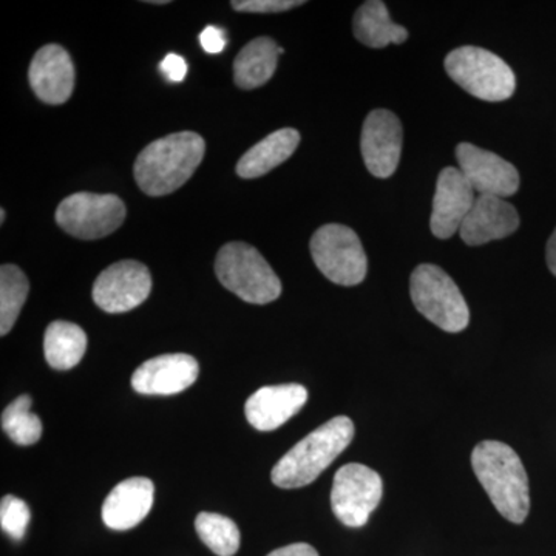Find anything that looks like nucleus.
Masks as SVG:
<instances>
[{"instance_id":"7c9ffc66","label":"nucleus","mask_w":556,"mask_h":556,"mask_svg":"<svg viewBox=\"0 0 556 556\" xmlns=\"http://www.w3.org/2000/svg\"><path fill=\"white\" fill-rule=\"evenodd\" d=\"M547 265L551 273L556 276V229L547 243Z\"/></svg>"},{"instance_id":"423d86ee","label":"nucleus","mask_w":556,"mask_h":556,"mask_svg":"<svg viewBox=\"0 0 556 556\" xmlns=\"http://www.w3.org/2000/svg\"><path fill=\"white\" fill-rule=\"evenodd\" d=\"M409 294L416 309L444 331L460 332L470 324V311L463 292L439 266H417L409 280Z\"/></svg>"},{"instance_id":"cd10ccee","label":"nucleus","mask_w":556,"mask_h":556,"mask_svg":"<svg viewBox=\"0 0 556 556\" xmlns=\"http://www.w3.org/2000/svg\"><path fill=\"white\" fill-rule=\"evenodd\" d=\"M161 73L169 79L170 83H182L188 75V64L178 54H167L160 64Z\"/></svg>"},{"instance_id":"0eeeda50","label":"nucleus","mask_w":556,"mask_h":556,"mask_svg":"<svg viewBox=\"0 0 556 556\" xmlns=\"http://www.w3.org/2000/svg\"><path fill=\"white\" fill-rule=\"evenodd\" d=\"M311 255L318 270L340 287H356L367 277L368 258L353 229L325 225L311 239Z\"/></svg>"},{"instance_id":"4be33fe9","label":"nucleus","mask_w":556,"mask_h":556,"mask_svg":"<svg viewBox=\"0 0 556 556\" xmlns=\"http://www.w3.org/2000/svg\"><path fill=\"white\" fill-rule=\"evenodd\" d=\"M87 350L84 329L72 321L56 320L49 325L43 336V354L51 368H75L83 361Z\"/></svg>"},{"instance_id":"2f4dec72","label":"nucleus","mask_w":556,"mask_h":556,"mask_svg":"<svg viewBox=\"0 0 556 556\" xmlns=\"http://www.w3.org/2000/svg\"><path fill=\"white\" fill-rule=\"evenodd\" d=\"M0 222H5V211H3V208L2 212H0Z\"/></svg>"},{"instance_id":"412c9836","label":"nucleus","mask_w":556,"mask_h":556,"mask_svg":"<svg viewBox=\"0 0 556 556\" xmlns=\"http://www.w3.org/2000/svg\"><path fill=\"white\" fill-rule=\"evenodd\" d=\"M353 28L357 40L371 49H383L408 39L407 28L391 21L386 3L380 0H369L356 11Z\"/></svg>"},{"instance_id":"6e6552de","label":"nucleus","mask_w":556,"mask_h":556,"mask_svg":"<svg viewBox=\"0 0 556 556\" xmlns=\"http://www.w3.org/2000/svg\"><path fill=\"white\" fill-rule=\"evenodd\" d=\"M126 215V204L119 197L78 192L62 201L56 223L76 239L98 240L119 229Z\"/></svg>"},{"instance_id":"aec40b11","label":"nucleus","mask_w":556,"mask_h":556,"mask_svg":"<svg viewBox=\"0 0 556 556\" xmlns=\"http://www.w3.org/2000/svg\"><path fill=\"white\" fill-rule=\"evenodd\" d=\"M283 51L277 46L276 40L270 38L251 40L241 49L233 62V79L237 86L243 90L265 86L276 73L278 56Z\"/></svg>"},{"instance_id":"1a4fd4ad","label":"nucleus","mask_w":556,"mask_h":556,"mask_svg":"<svg viewBox=\"0 0 556 556\" xmlns=\"http://www.w3.org/2000/svg\"><path fill=\"white\" fill-rule=\"evenodd\" d=\"M383 482L378 471L364 464H346L336 473L331 490V508L346 527H364L378 508Z\"/></svg>"},{"instance_id":"4468645a","label":"nucleus","mask_w":556,"mask_h":556,"mask_svg":"<svg viewBox=\"0 0 556 556\" xmlns=\"http://www.w3.org/2000/svg\"><path fill=\"white\" fill-rule=\"evenodd\" d=\"M200 367L189 354H163L139 365L131 376V387L137 393L149 396H172L195 383Z\"/></svg>"},{"instance_id":"6ab92c4d","label":"nucleus","mask_w":556,"mask_h":556,"mask_svg":"<svg viewBox=\"0 0 556 556\" xmlns=\"http://www.w3.org/2000/svg\"><path fill=\"white\" fill-rule=\"evenodd\" d=\"M299 144L300 134L298 130H276L241 156L237 164V174L244 179L263 177L291 159Z\"/></svg>"},{"instance_id":"f3484780","label":"nucleus","mask_w":556,"mask_h":556,"mask_svg":"<svg viewBox=\"0 0 556 556\" xmlns=\"http://www.w3.org/2000/svg\"><path fill=\"white\" fill-rule=\"evenodd\" d=\"M519 228L517 208L500 197L478 195L459 229L468 247H481L490 241L506 239Z\"/></svg>"},{"instance_id":"9b49d317","label":"nucleus","mask_w":556,"mask_h":556,"mask_svg":"<svg viewBox=\"0 0 556 556\" xmlns=\"http://www.w3.org/2000/svg\"><path fill=\"white\" fill-rule=\"evenodd\" d=\"M456 159L459 170L463 172L477 195L506 199L518 192L517 167L496 153L478 148L470 142H460L456 148Z\"/></svg>"},{"instance_id":"f257e3e1","label":"nucleus","mask_w":556,"mask_h":556,"mask_svg":"<svg viewBox=\"0 0 556 556\" xmlns=\"http://www.w3.org/2000/svg\"><path fill=\"white\" fill-rule=\"evenodd\" d=\"M206 142L195 131H179L150 142L135 161L139 189L150 197H164L186 185L200 166Z\"/></svg>"},{"instance_id":"393cba45","label":"nucleus","mask_w":556,"mask_h":556,"mask_svg":"<svg viewBox=\"0 0 556 556\" xmlns=\"http://www.w3.org/2000/svg\"><path fill=\"white\" fill-rule=\"evenodd\" d=\"M31 404V397L24 394L14 399L2 413L3 431L9 434L11 441L24 447L36 444L42 437V422L30 412Z\"/></svg>"},{"instance_id":"9d476101","label":"nucleus","mask_w":556,"mask_h":556,"mask_svg":"<svg viewBox=\"0 0 556 556\" xmlns=\"http://www.w3.org/2000/svg\"><path fill=\"white\" fill-rule=\"evenodd\" d=\"M152 291L148 266L124 260L102 270L91 291L93 302L109 314L127 313L144 303Z\"/></svg>"},{"instance_id":"c756f323","label":"nucleus","mask_w":556,"mask_h":556,"mask_svg":"<svg viewBox=\"0 0 556 556\" xmlns=\"http://www.w3.org/2000/svg\"><path fill=\"white\" fill-rule=\"evenodd\" d=\"M268 556H318L316 548L306 543L289 544V546L277 548Z\"/></svg>"},{"instance_id":"f03ea898","label":"nucleus","mask_w":556,"mask_h":556,"mask_svg":"<svg viewBox=\"0 0 556 556\" xmlns=\"http://www.w3.org/2000/svg\"><path fill=\"white\" fill-rule=\"evenodd\" d=\"M471 467L496 510L522 525L530 510L529 478L521 457L510 445L484 441L471 453Z\"/></svg>"},{"instance_id":"dca6fc26","label":"nucleus","mask_w":556,"mask_h":556,"mask_svg":"<svg viewBox=\"0 0 556 556\" xmlns=\"http://www.w3.org/2000/svg\"><path fill=\"white\" fill-rule=\"evenodd\" d=\"M308 401V390L299 383L263 387L248 399L244 415L255 430L273 431L298 415Z\"/></svg>"},{"instance_id":"a211bd4d","label":"nucleus","mask_w":556,"mask_h":556,"mask_svg":"<svg viewBox=\"0 0 556 556\" xmlns=\"http://www.w3.org/2000/svg\"><path fill=\"white\" fill-rule=\"evenodd\" d=\"M155 485L149 478L119 482L102 504V521L112 530H130L144 521L153 506Z\"/></svg>"},{"instance_id":"ddd939ff","label":"nucleus","mask_w":556,"mask_h":556,"mask_svg":"<svg viewBox=\"0 0 556 556\" xmlns=\"http://www.w3.org/2000/svg\"><path fill=\"white\" fill-rule=\"evenodd\" d=\"M477 197L459 167H445L438 177L431 211L430 228L433 236L447 240L459 232Z\"/></svg>"},{"instance_id":"f8f14e48","label":"nucleus","mask_w":556,"mask_h":556,"mask_svg":"<svg viewBox=\"0 0 556 556\" xmlns=\"http://www.w3.org/2000/svg\"><path fill=\"white\" fill-rule=\"evenodd\" d=\"M404 130L401 121L390 110H372L362 130V156L369 174L390 178L401 161Z\"/></svg>"},{"instance_id":"5701e85b","label":"nucleus","mask_w":556,"mask_h":556,"mask_svg":"<svg viewBox=\"0 0 556 556\" xmlns=\"http://www.w3.org/2000/svg\"><path fill=\"white\" fill-rule=\"evenodd\" d=\"M30 283L24 270L14 265L0 268V334L7 336L20 317Z\"/></svg>"},{"instance_id":"c85d7f7f","label":"nucleus","mask_w":556,"mask_h":556,"mask_svg":"<svg viewBox=\"0 0 556 556\" xmlns=\"http://www.w3.org/2000/svg\"><path fill=\"white\" fill-rule=\"evenodd\" d=\"M200 42L203 50L208 54H218L226 49V35L225 31L219 30L217 27L204 28L200 35Z\"/></svg>"},{"instance_id":"20e7f679","label":"nucleus","mask_w":556,"mask_h":556,"mask_svg":"<svg viewBox=\"0 0 556 556\" xmlns=\"http://www.w3.org/2000/svg\"><path fill=\"white\" fill-rule=\"evenodd\" d=\"M219 283L252 305H266L281 295V281L257 249L232 241L215 260Z\"/></svg>"},{"instance_id":"2eb2a0df","label":"nucleus","mask_w":556,"mask_h":556,"mask_svg":"<svg viewBox=\"0 0 556 556\" xmlns=\"http://www.w3.org/2000/svg\"><path fill=\"white\" fill-rule=\"evenodd\" d=\"M28 78L36 97L50 105L70 100L75 89V67L64 47L49 43L33 58Z\"/></svg>"},{"instance_id":"bb28decb","label":"nucleus","mask_w":556,"mask_h":556,"mask_svg":"<svg viewBox=\"0 0 556 556\" xmlns=\"http://www.w3.org/2000/svg\"><path fill=\"white\" fill-rule=\"evenodd\" d=\"M302 0H233L232 9L241 13H281L302 7Z\"/></svg>"},{"instance_id":"7ed1b4c3","label":"nucleus","mask_w":556,"mask_h":556,"mask_svg":"<svg viewBox=\"0 0 556 556\" xmlns=\"http://www.w3.org/2000/svg\"><path fill=\"white\" fill-rule=\"evenodd\" d=\"M353 438V420L332 417L289 450L270 471V479L280 489L309 485L345 452Z\"/></svg>"},{"instance_id":"b1692460","label":"nucleus","mask_w":556,"mask_h":556,"mask_svg":"<svg viewBox=\"0 0 556 556\" xmlns=\"http://www.w3.org/2000/svg\"><path fill=\"white\" fill-rule=\"evenodd\" d=\"M195 529L200 540L215 555L233 556L239 552L241 535L239 527L232 519L203 511L195 519Z\"/></svg>"},{"instance_id":"39448f33","label":"nucleus","mask_w":556,"mask_h":556,"mask_svg":"<svg viewBox=\"0 0 556 556\" xmlns=\"http://www.w3.org/2000/svg\"><path fill=\"white\" fill-rule=\"evenodd\" d=\"M445 70L471 97L489 102L506 101L517 89V78L507 62L479 47H460L445 58Z\"/></svg>"},{"instance_id":"a878e982","label":"nucleus","mask_w":556,"mask_h":556,"mask_svg":"<svg viewBox=\"0 0 556 556\" xmlns=\"http://www.w3.org/2000/svg\"><path fill=\"white\" fill-rule=\"evenodd\" d=\"M31 511L25 501L16 496H3L0 503V526L7 535L21 541L30 525Z\"/></svg>"}]
</instances>
